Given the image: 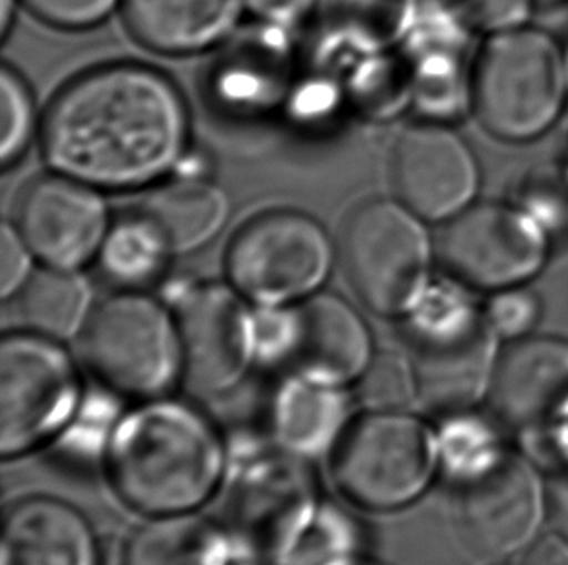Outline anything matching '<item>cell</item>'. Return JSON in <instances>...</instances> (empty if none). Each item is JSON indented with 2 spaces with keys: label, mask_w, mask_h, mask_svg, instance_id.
Here are the masks:
<instances>
[{
  "label": "cell",
  "mask_w": 568,
  "mask_h": 565,
  "mask_svg": "<svg viewBox=\"0 0 568 565\" xmlns=\"http://www.w3.org/2000/svg\"><path fill=\"white\" fill-rule=\"evenodd\" d=\"M476 295L440 271L404 318L417 399L430 411L462 413L495 376L497 336Z\"/></svg>",
  "instance_id": "4"
},
{
  "label": "cell",
  "mask_w": 568,
  "mask_h": 565,
  "mask_svg": "<svg viewBox=\"0 0 568 565\" xmlns=\"http://www.w3.org/2000/svg\"><path fill=\"white\" fill-rule=\"evenodd\" d=\"M373 357L369 326L346 298L321 290L295 305V331L284 362L293 376L347 388Z\"/></svg>",
  "instance_id": "16"
},
{
  "label": "cell",
  "mask_w": 568,
  "mask_h": 565,
  "mask_svg": "<svg viewBox=\"0 0 568 565\" xmlns=\"http://www.w3.org/2000/svg\"><path fill=\"white\" fill-rule=\"evenodd\" d=\"M546 505L557 533L568 541V465L557 469L547 482Z\"/></svg>",
  "instance_id": "34"
},
{
  "label": "cell",
  "mask_w": 568,
  "mask_h": 565,
  "mask_svg": "<svg viewBox=\"0 0 568 565\" xmlns=\"http://www.w3.org/2000/svg\"><path fill=\"white\" fill-rule=\"evenodd\" d=\"M355 554L362 552L354 523L336 507L323 505L315 523L282 565H334Z\"/></svg>",
  "instance_id": "28"
},
{
  "label": "cell",
  "mask_w": 568,
  "mask_h": 565,
  "mask_svg": "<svg viewBox=\"0 0 568 565\" xmlns=\"http://www.w3.org/2000/svg\"><path fill=\"white\" fill-rule=\"evenodd\" d=\"M38 113L30 85L14 69L0 70V163L10 168L22 160L36 136Z\"/></svg>",
  "instance_id": "27"
},
{
  "label": "cell",
  "mask_w": 568,
  "mask_h": 565,
  "mask_svg": "<svg viewBox=\"0 0 568 565\" xmlns=\"http://www.w3.org/2000/svg\"><path fill=\"white\" fill-rule=\"evenodd\" d=\"M349 422L352 399L346 388L292 374L270 399V435L280 450L307 461L331 455Z\"/></svg>",
  "instance_id": "20"
},
{
  "label": "cell",
  "mask_w": 568,
  "mask_h": 565,
  "mask_svg": "<svg viewBox=\"0 0 568 565\" xmlns=\"http://www.w3.org/2000/svg\"><path fill=\"white\" fill-rule=\"evenodd\" d=\"M36 254L26 243L16 223H2L0 229V297L10 300L20 295L36 274Z\"/></svg>",
  "instance_id": "32"
},
{
  "label": "cell",
  "mask_w": 568,
  "mask_h": 565,
  "mask_svg": "<svg viewBox=\"0 0 568 565\" xmlns=\"http://www.w3.org/2000/svg\"><path fill=\"white\" fill-rule=\"evenodd\" d=\"M456 10L481 39L534 20V0H456Z\"/></svg>",
  "instance_id": "30"
},
{
  "label": "cell",
  "mask_w": 568,
  "mask_h": 565,
  "mask_svg": "<svg viewBox=\"0 0 568 565\" xmlns=\"http://www.w3.org/2000/svg\"><path fill=\"white\" fill-rule=\"evenodd\" d=\"M191 111L178 84L144 64H109L64 85L47 109L41 150L53 173L98 191H139L189 157Z\"/></svg>",
  "instance_id": "1"
},
{
  "label": "cell",
  "mask_w": 568,
  "mask_h": 565,
  "mask_svg": "<svg viewBox=\"0 0 568 565\" xmlns=\"http://www.w3.org/2000/svg\"><path fill=\"white\" fill-rule=\"evenodd\" d=\"M334 565H384L377 559L367 558V556H363V554H355L352 558L342 559L338 564Z\"/></svg>",
  "instance_id": "38"
},
{
  "label": "cell",
  "mask_w": 568,
  "mask_h": 565,
  "mask_svg": "<svg viewBox=\"0 0 568 565\" xmlns=\"http://www.w3.org/2000/svg\"><path fill=\"white\" fill-rule=\"evenodd\" d=\"M526 565H568V541L559 536H549L531 548Z\"/></svg>",
  "instance_id": "35"
},
{
  "label": "cell",
  "mask_w": 568,
  "mask_h": 565,
  "mask_svg": "<svg viewBox=\"0 0 568 565\" xmlns=\"http://www.w3.org/2000/svg\"><path fill=\"white\" fill-rule=\"evenodd\" d=\"M307 459L280 450L239 466L223 490L222 525L231 546L284 564L321 512Z\"/></svg>",
  "instance_id": "9"
},
{
  "label": "cell",
  "mask_w": 568,
  "mask_h": 565,
  "mask_svg": "<svg viewBox=\"0 0 568 565\" xmlns=\"http://www.w3.org/2000/svg\"><path fill=\"white\" fill-rule=\"evenodd\" d=\"M246 0H123L134 39L160 54L206 53L237 30Z\"/></svg>",
  "instance_id": "19"
},
{
  "label": "cell",
  "mask_w": 568,
  "mask_h": 565,
  "mask_svg": "<svg viewBox=\"0 0 568 565\" xmlns=\"http://www.w3.org/2000/svg\"><path fill=\"white\" fill-rule=\"evenodd\" d=\"M80 355L98 382L124 398H165L183 378L178 318L142 290H119L93 308Z\"/></svg>",
  "instance_id": "6"
},
{
  "label": "cell",
  "mask_w": 568,
  "mask_h": 565,
  "mask_svg": "<svg viewBox=\"0 0 568 565\" xmlns=\"http://www.w3.org/2000/svg\"><path fill=\"white\" fill-rule=\"evenodd\" d=\"M562 69H565V78L568 85V39L562 43Z\"/></svg>",
  "instance_id": "40"
},
{
  "label": "cell",
  "mask_w": 568,
  "mask_h": 565,
  "mask_svg": "<svg viewBox=\"0 0 568 565\" xmlns=\"http://www.w3.org/2000/svg\"><path fill=\"white\" fill-rule=\"evenodd\" d=\"M140 209L170 240L175 256L210 245L230 219V196L200 176L181 175L155 184Z\"/></svg>",
  "instance_id": "21"
},
{
  "label": "cell",
  "mask_w": 568,
  "mask_h": 565,
  "mask_svg": "<svg viewBox=\"0 0 568 565\" xmlns=\"http://www.w3.org/2000/svg\"><path fill=\"white\" fill-rule=\"evenodd\" d=\"M559 16L568 12V0H534V18L536 16Z\"/></svg>",
  "instance_id": "36"
},
{
  "label": "cell",
  "mask_w": 568,
  "mask_h": 565,
  "mask_svg": "<svg viewBox=\"0 0 568 565\" xmlns=\"http://www.w3.org/2000/svg\"><path fill=\"white\" fill-rule=\"evenodd\" d=\"M355 388L363 409L377 413L404 411L417 399L412 360L404 359L398 352H375L369 367L355 382Z\"/></svg>",
  "instance_id": "26"
},
{
  "label": "cell",
  "mask_w": 568,
  "mask_h": 565,
  "mask_svg": "<svg viewBox=\"0 0 568 565\" xmlns=\"http://www.w3.org/2000/svg\"><path fill=\"white\" fill-rule=\"evenodd\" d=\"M559 161H562V163H565V167L568 168V131L567 134H565V140H562L561 155H559Z\"/></svg>",
  "instance_id": "39"
},
{
  "label": "cell",
  "mask_w": 568,
  "mask_h": 565,
  "mask_svg": "<svg viewBox=\"0 0 568 565\" xmlns=\"http://www.w3.org/2000/svg\"><path fill=\"white\" fill-rule=\"evenodd\" d=\"M16 2L18 0H0V33H2V38H7L8 31L14 22Z\"/></svg>",
  "instance_id": "37"
},
{
  "label": "cell",
  "mask_w": 568,
  "mask_h": 565,
  "mask_svg": "<svg viewBox=\"0 0 568 565\" xmlns=\"http://www.w3.org/2000/svg\"><path fill=\"white\" fill-rule=\"evenodd\" d=\"M568 105L562 43L528 23L479 41L471 72V115L493 140L524 145L544 138Z\"/></svg>",
  "instance_id": "3"
},
{
  "label": "cell",
  "mask_w": 568,
  "mask_h": 565,
  "mask_svg": "<svg viewBox=\"0 0 568 565\" xmlns=\"http://www.w3.org/2000/svg\"><path fill=\"white\" fill-rule=\"evenodd\" d=\"M390 167L396 199L429 225H445L479 199V161L453 124L427 119L404 129Z\"/></svg>",
  "instance_id": "14"
},
{
  "label": "cell",
  "mask_w": 568,
  "mask_h": 565,
  "mask_svg": "<svg viewBox=\"0 0 568 565\" xmlns=\"http://www.w3.org/2000/svg\"><path fill=\"white\" fill-rule=\"evenodd\" d=\"M510 199L539 223L554 245L568 240V168L562 161L524 171Z\"/></svg>",
  "instance_id": "25"
},
{
  "label": "cell",
  "mask_w": 568,
  "mask_h": 565,
  "mask_svg": "<svg viewBox=\"0 0 568 565\" xmlns=\"http://www.w3.org/2000/svg\"><path fill=\"white\" fill-rule=\"evenodd\" d=\"M105 469L123 504L150 517L194 513L227 476L222 435L199 409L150 399L116 421Z\"/></svg>",
  "instance_id": "2"
},
{
  "label": "cell",
  "mask_w": 568,
  "mask_h": 565,
  "mask_svg": "<svg viewBox=\"0 0 568 565\" xmlns=\"http://www.w3.org/2000/svg\"><path fill=\"white\" fill-rule=\"evenodd\" d=\"M28 331L67 341L80 337L92 318V289L78 271L43 268L14 298Z\"/></svg>",
  "instance_id": "24"
},
{
  "label": "cell",
  "mask_w": 568,
  "mask_h": 565,
  "mask_svg": "<svg viewBox=\"0 0 568 565\" xmlns=\"http://www.w3.org/2000/svg\"><path fill=\"white\" fill-rule=\"evenodd\" d=\"M62 341L14 331L0 343V455L22 458L77 419L82 383Z\"/></svg>",
  "instance_id": "10"
},
{
  "label": "cell",
  "mask_w": 568,
  "mask_h": 565,
  "mask_svg": "<svg viewBox=\"0 0 568 565\" xmlns=\"http://www.w3.org/2000/svg\"><path fill=\"white\" fill-rule=\"evenodd\" d=\"M484 314L495 336L518 341L531 336L544 314V302L528 285L489 292L484 302Z\"/></svg>",
  "instance_id": "29"
},
{
  "label": "cell",
  "mask_w": 568,
  "mask_h": 565,
  "mask_svg": "<svg viewBox=\"0 0 568 565\" xmlns=\"http://www.w3.org/2000/svg\"><path fill=\"white\" fill-rule=\"evenodd\" d=\"M336 260L323 223L295 209H276L245 223L231 240L225 271L254 306H293L321 292Z\"/></svg>",
  "instance_id": "8"
},
{
  "label": "cell",
  "mask_w": 568,
  "mask_h": 565,
  "mask_svg": "<svg viewBox=\"0 0 568 565\" xmlns=\"http://www.w3.org/2000/svg\"><path fill=\"white\" fill-rule=\"evenodd\" d=\"M14 223L43 266L80 271L98 258L113 219L98 188L53 173L26 186Z\"/></svg>",
  "instance_id": "15"
},
{
  "label": "cell",
  "mask_w": 568,
  "mask_h": 565,
  "mask_svg": "<svg viewBox=\"0 0 568 565\" xmlns=\"http://www.w3.org/2000/svg\"><path fill=\"white\" fill-rule=\"evenodd\" d=\"M231 285H186L175 302L183 380L217 396L237 388L256 360L254 310Z\"/></svg>",
  "instance_id": "12"
},
{
  "label": "cell",
  "mask_w": 568,
  "mask_h": 565,
  "mask_svg": "<svg viewBox=\"0 0 568 565\" xmlns=\"http://www.w3.org/2000/svg\"><path fill=\"white\" fill-rule=\"evenodd\" d=\"M31 14L59 30H90L105 22L123 0H22Z\"/></svg>",
  "instance_id": "31"
},
{
  "label": "cell",
  "mask_w": 568,
  "mask_h": 565,
  "mask_svg": "<svg viewBox=\"0 0 568 565\" xmlns=\"http://www.w3.org/2000/svg\"><path fill=\"white\" fill-rule=\"evenodd\" d=\"M440 227L438 268L479 295L528 285L554 256V240L510 198L477 199Z\"/></svg>",
  "instance_id": "11"
},
{
  "label": "cell",
  "mask_w": 568,
  "mask_h": 565,
  "mask_svg": "<svg viewBox=\"0 0 568 565\" xmlns=\"http://www.w3.org/2000/svg\"><path fill=\"white\" fill-rule=\"evenodd\" d=\"M0 565H101L100 543L69 502L20 497L4 512Z\"/></svg>",
  "instance_id": "18"
},
{
  "label": "cell",
  "mask_w": 568,
  "mask_h": 565,
  "mask_svg": "<svg viewBox=\"0 0 568 565\" xmlns=\"http://www.w3.org/2000/svg\"><path fill=\"white\" fill-rule=\"evenodd\" d=\"M546 497L538 474L510 453L469 474L454 500V533L476 559L507 558L538 531Z\"/></svg>",
  "instance_id": "13"
},
{
  "label": "cell",
  "mask_w": 568,
  "mask_h": 565,
  "mask_svg": "<svg viewBox=\"0 0 568 565\" xmlns=\"http://www.w3.org/2000/svg\"><path fill=\"white\" fill-rule=\"evenodd\" d=\"M318 0H246V10L277 28L295 25L313 14Z\"/></svg>",
  "instance_id": "33"
},
{
  "label": "cell",
  "mask_w": 568,
  "mask_h": 565,
  "mask_svg": "<svg viewBox=\"0 0 568 565\" xmlns=\"http://www.w3.org/2000/svg\"><path fill=\"white\" fill-rule=\"evenodd\" d=\"M230 554L220 523L179 513L140 525L124 543L121 565H230Z\"/></svg>",
  "instance_id": "22"
},
{
  "label": "cell",
  "mask_w": 568,
  "mask_h": 565,
  "mask_svg": "<svg viewBox=\"0 0 568 565\" xmlns=\"http://www.w3.org/2000/svg\"><path fill=\"white\" fill-rule=\"evenodd\" d=\"M245 565H270V564H245Z\"/></svg>",
  "instance_id": "41"
},
{
  "label": "cell",
  "mask_w": 568,
  "mask_h": 565,
  "mask_svg": "<svg viewBox=\"0 0 568 565\" xmlns=\"http://www.w3.org/2000/svg\"><path fill=\"white\" fill-rule=\"evenodd\" d=\"M173 256L163 230L139 207V212L113 222L95 266L115 289L144 290L165 277Z\"/></svg>",
  "instance_id": "23"
},
{
  "label": "cell",
  "mask_w": 568,
  "mask_h": 565,
  "mask_svg": "<svg viewBox=\"0 0 568 565\" xmlns=\"http://www.w3.org/2000/svg\"><path fill=\"white\" fill-rule=\"evenodd\" d=\"M438 442L425 422L404 411H363L331 453L339 494L367 512H394L427 490L438 466Z\"/></svg>",
  "instance_id": "7"
},
{
  "label": "cell",
  "mask_w": 568,
  "mask_h": 565,
  "mask_svg": "<svg viewBox=\"0 0 568 565\" xmlns=\"http://www.w3.org/2000/svg\"><path fill=\"white\" fill-rule=\"evenodd\" d=\"M493 405L515 427H536L568 409V341L528 336L513 343L493 376Z\"/></svg>",
  "instance_id": "17"
},
{
  "label": "cell",
  "mask_w": 568,
  "mask_h": 565,
  "mask_svg": "<svg viewBox=\"0 0 568 565\" xmlns=\"http://www.w3.org/2000/svg\"><path fill=\"white\" fill-rule=\"evenodd\" d=\"M342 260L363 305L384 318H406L435 279L437 238L399 199H371L347 219Z\"/></svg>",
  "instance_id": "5"
}]
</instances>
